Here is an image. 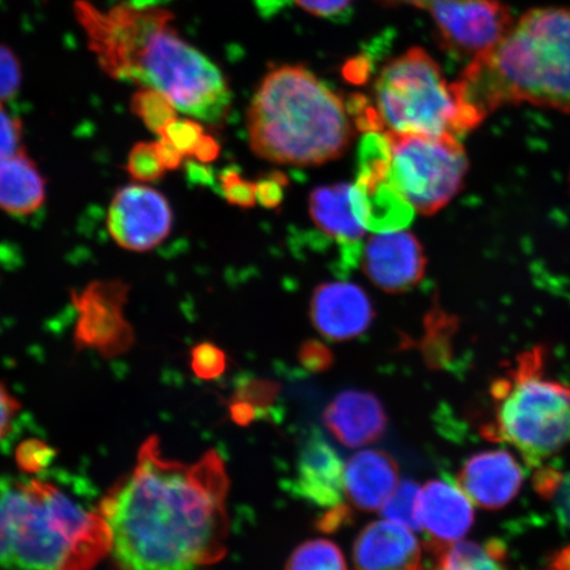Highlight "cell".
Segmentation results:
<instances>
[{"mask_svg": "<svg viewBox=\"0 0 570 570\" xmlns=\"http://www.w3.org/2000/svg\"><path fill=\"white\" fill-rule=\"evenodd\" d=\"M127 296L128 285L122 281H96L82 291L71 292L78 316L77 344L106 355L130 346L132 327L125 317Z\"/></svg>", "mask_w": 570, "mask_h": 570, "instance_id": "10", "label": "cell"}, {"mask_svg": "<svg viewBox=\"0 0 570 570\" xmlns=\"http://www.w3.org/2000/svg\"><path fill=\"white\" fill-rule=\"evenodd\" d=\"M230 482L209 451L194 463L164 459L160 441L146 440L137 465L98 505L124 570H199L224 559L229 537Z\"/></svg>", "mask_w": 570, "mask_h": 570, "instance_id": "1", "label": "cell"}, {"mask_svg": "<svg viewBox=\"0 0 570 570\" xmlns=\"http://www.w3.org/2000/svg\"><path fill=\"white\" fill-rule=\"evenodd\" d=\"M363 273L387 294H403L424 279L426 256L415 234L389 230L373 235L361 255Z\"/></svg>", "mask_w": 570, "mask_h": 570, "instance_id": "12", "label": "cell"}, {"mask_svg": "<svg viewBox=\"0 0 570 570\" xmlns=\"http://www.w3.org/2000/svg\"><path fill=\"white\" fill-rule=\"evenodd\" d=\"M420 491L422 489L416 482L403 481L383 504L382 515L391 522L404 525L405 529L420 531L422 529L417 514Z\"/></svg>", "mask_w": 570, "mask_h": 570, "instance_id": "24", "label": "cell"}, {"mask_svg": "<svg viewBox=\"0 0 570 570\" xmlns=\"http://www.w3.org/2000/svg\"><path fill=\"white\" fill-rule=\"evenodd\" d=\"M422 554L409 529L391 520L368 524L354 544L356 570H419Z\"/></svg>", "mask_w": 570, "mask_h": 570, "instance_id": "18", "label": "cell"}, {"mask_svg": "<svg viewBox=\"0 0 570 570\" xmlns=\"http://www.w3.org/2000/svg\"><path fill=\"white\" fill-rule=\"evenodd\" d=\"M397 463L386 452L363 451L345 466V494L356 509L375 511L394 493Z\"/></svg>", "mask_w": 570, "mask_h": 570, "instance_id": "20", "label": "cell"}, {"mask_svg": "<svg viewBox=\"0 0 570 570\" xmlns=\"http://www.w3.org/2000/svg\"><path fill=\"white\" fill-rule=\"evenodd\" d=\"M53 458L51 449L47 445L30 441L21 445L18 453V461L21 469L30 473H38Z\"/></svg>", "mask_w": 570, "mask_h": 570, "instance_id": "33", "label": "cell"}, {"mask_svg": "<svg viewBox=\"0 0 570 570\" xmlns=\"http://www.w3.org/2000/svg\"><path fill=\"white\" fill-rule=\"evenodd\" d=\"M419 570H512L504 547L497 540L479 544L473 541H426Z\"/></svg>", "mask_w": 570, "mask_h": 570, "instance_id": "22", "label": "cell"}, {"mask_svg": "<svg viewBox=\"0 0 570 570\" xmlns=\"http://www.w3.org/2000/svg\"><path fill=\"white\" fill-rule=\"evenodd\" d=\"M249 146L283 166H320L346 153L354 130L346 105L301 66L268 71L247 112Z\"/></svg>", "mask_w": 570, "mask_h": 570, "instance_id": "5", "label": "cell"}, {"mask_svg": "<svg viewBox=\"0 0 570 570\" xmlns=\"http://www.w3.org/2000/svg\"><path fill=\"white\" fill-rule=\"evenodd\" d=\"M553 570H570V547L556 553L552 560Z\"/></svg>", "mask_w": 570, "mask_h": 570, "instance_id": "42", "label": "cell"}, {"mask_svg": "<svg viewBox=\"0 0 570 570\" xmlns=\"http://www.w3.org/2000/svg\"><path fill=\"white\" fill-rule=\"evenodd\" d=\"M524 482L523 468L508 451L472 455L461 469L460 488L482 509L499 510L514 501Z\"/></svg>", "mask_w": 570, "mask_h": 570, "instance_id": "15", "label": "cell"}, {"mask_svg": "<svg viewBox=\"0 0 570 570\" xmlns=\"http://www.w3.org/2000/svg\"><path fill=\"white\" fill-rule=\"evenodd\" d=\"M345 466L318 430L306 436L298 454L296 475L292 482L297 497L323 509H334L345 493Z\"/></svg>", "mask_w": 570, "mask_h": 570, "instance_id": "14", "label": "cell"}, {"mask_svg": "<svg viewBox=\"0 0 570 570\" xmlns=\"http://www.w3.org/2000/svg\"><path fill=\"white\" fill-rule=\"evenodd\" d=\"M426 11L446 51L469 61L491 51L515 21L502 0H433Z\"/></svg>", "mask_w": 570, "mask_h": 570, "instance_id": "9", "label": "cell"}, {"mask_svg": "<svg viewBox=\"0 0 570 570\" xmlns=\"http://www.w3.org/2000/svg\"><path fill=\"white\" fill-rule=\"evenodd\" d=\"M111 551V533L55 482L0 473V569L92 570Z\"/></svg>", "mask_w": 570, "mask_h": 570, "instance_id": "4", "label": "cell"}, {"mask_svg": "<svg viewBox=\"0 0 570 570\" xmlns=\"http://www.w3.org/2000/svg\"><path fill=\"white\" fill-rule=\"evenodd\" d=\"M132 111L149 130L160 135L170 120L177 118V110L160 92L142 89L132 99Z\"/></svg>", "mask_w": 570, "mask_h": 570, "instance_id": "25", "label": "cell"}, {"mask_svg": "<svg viewBox=\"0 0 570 570\" xmlns=\"http://www.w3.org/2000/svg\"><path fill=\"white\" fill-rule=\"evenodd\" d=\"M174 213L166 196L146 185H128L114 196L107 230L120 247L146 253L166 240Z\"/></svg>", "mask_w": 570, "mask_h": 570, "instance_id": "11", "label": "cell"}, {"mask_svg": "<svg viewBox=\"0 0 570 570\" xmlns=\"http://www.w3.org/2000/svg\"><path fill=\"white\" fill-rule=\"evenodd\" d=\"M220 190L226 202L239 208H253L256 198V183L245 180L237 169H225L219 177Z\"/></svg>", "mask_w": 570, "mask_h": 570, "instance_id": "28", "label": "cell"}, {"mask_svg": "<svg viewBox=\"0 0 570 570\" xmlns=\"http://www.w3.org/2000/svg\"><path fill=\"white\" fill-rule=\"evenodd\" d=\"M127 173L132 180L151 183L160 180L166 169L156 155L154 142L140 141L131 149L127 159Z\"/></svg>", "mask_w": 570, "mask_h": 570, "instance_id": "26", "label": "cell"}, {"mask_svg": "<svg viewBox=\"0 0 570 570\" xmlns=\"http://www.w3.org/2000/svg\"><path fill=\"white\" fill-rule=\"evenodd\" d=\"M21 404L3 382H0V443L9 436L13 420L19 415Z\"/></svg>", "mask_w": 570, "mask_h": 570, "instance_id": "37", "label": "cell"}, {"mask_svg": "<svg viewBox=\"0 0 570 570\" xmlns=\"http://www.w3.org/2000/svg\"><path fill=\"white\" fill-rule=\"evenodd\" d=\"M301 361L311 372H324L331 367L333 355L317 341H308L302 347Z\"/></svg>", "mask_w": 570, "mask_h": 570, "instance_id": "35", "label": "cell"}, {"mask_svg": "<svg viewBox=\"0 0 570 570\" xmlns=\"http://www.w3.org/2000/svg\"><path fill=\"white\" fill-rule=\"evenodd\" d=\"M21 137L20 120L11 117L0 105V161L19 151Z\"/></svg>", "mask_w": 570, "mask_h": 570, "instance_id": "32", "label": "cell"}, {"mask_svg": "<svg viewBox=\"0 0 570 570\" xmlns=\"http://www.w3.org/2000/svg\"><path fill=\"white\" fill-rule=\"evenodd\" d=\"M225 366V353L216 345L209 344V342L198 345L191 353V367L204 380H213V377L223 374Z\"/></svg>", "mask_w": 570, "mask_h": 570, "instance_id": "29", "label": "cell"}, {"mask_svg": "<svg viewBox=\"0 0 570 570\" xmlns=\"http://www.w3.org/2000/svg\"><path fill=\"white\" fill-rule=\"evenodd\" d=\"M311 320L321 336L348 341L365 333L374 320V308L365 291L347 282L318 285L311 301Z\"/></svg>", "mask_w": 570, "mask_h": 570, "instance_id": "13", "label": "cell"}, {"mask_svg": "<svg viewBox=\"0 0 570 570\" xmlns=\"http://www.w3.org/2000/svg\"><path fill=\"white\" fill-rule=\"evenodd\" d=\"M204 135V127L196 120L175 118L163 128L159 137L166 138L187 158L195 155Z\"/></svg>", "mask_w": 570, "mask_h": 570, "instance_id": "27", "label": "cell"}, {"mask_svg": "<svg viewBox=\"0 0 570 570\" xmlns=\"http://www.w3.org/2000/svg\"><path fill=\"white\" fill-rule=\"evenodd\" d=\"M20 83L21 69L17 56L0 46V105L17 95Z\"/></svg>", "mask_w": 570, "mask_h": 570, "instance_id": "30", "label": "cell"}, {"mask_svg": "<svg viewBox=\"0 0 570 570\" xmlns=\"http://www.w3.org/2000/svg\"><path fill=\"white\" fill-rule=\"evenodd\" d=\"M494 420L483 436L514 446L531 466L570 446V387L544 373V351L531 348L491 386Z\"/></svg>", "mask_w": 570, "mask_h": 570, "instance_id": "6", "label": "cell"}, {"mask_svg": "<svg viewBox=\"0 0 570 570\" xmlns=\"http://www.w3.org/2000/svg\"><path fill=\"white\" fill-rule=\"evenodd\" d=\"M240 404L247 405L254 412L266 410L275 402L279 389L271 381H252L240 390Z\"/></svg>", "mask_w": 570, "mask_h": 570, "instance_id": "31", "label": "cell"}, {"mask_svg": "<svg viewBox=\"0 0 570 570\" xmlns=\"http://www.w3.org/2000/svg\"><path fill=\"white\" fill-rule=\"evenodd\" d=\"M324 422L341 444L360 448L375 443L387 426V415L375 395L365 391H344L324 412Z\"/></svg>", "mask_w": 570, "mask_h": 570, "instance_id": "17", "label": "cell"}, {"mask_svg": "<svg viewBox=\"0 0 570 570\" xmlns=\"http://www.w3.org/2000/svg\"><path fill=\"white\" fill-rule=\"evenodd\" d=\"M285 184H287V177L284 175H269L256 183V188H258L256 189V198L266 208L274 209L283 202Z\"/></svg>", "mask_w": 570, "mask_h": 570, "instance_id": "34", "label": "cell"}, {"mask_svg": "<svg viewBox=\"0 0 570 570\" xmlns=\"http://www.w3.org/2000/svg\"><path fill=\"white\" fill-rule=\"evenodd\" d=\"M219 149L216 139L209 137V135H204L194 156L199 163H210L218 158Z\"/></svg>", "mask_w": 570, "mask_h": 570, "instance_id": "40", "label": "cell"}, {"mask_svg": "<svg viewBox=\"0 0 570 570\" xmlns=\"http://www.w3.org/2000/svg\"><path fill=\"white\" fill-rule=\"evenodd\" d=\"M354 0H295L305 12L318 18H336L344 13Z\"/></svg>", "mask_w": 570, "mask_h": 570, "instance_id": "36", "label": "cell"}, {"mask_svg": "<svg viewBox=\"0 0 570 570\" xmlns=\"http://www.w3.org/2000/svg\"><path fill=\"white\" fill-rule=\"evenodd\" d=\"M372 107L381 131L434 137L470 131L454 85L422 48H411L383 67Z\"/></svg>", "mask_w": 570, "mask_h": 570, "instance_id": "7", "label": "cell"}, {"mask_svg": "<svg viewBox=\"0 0 570 570\" xmlns=\"http://www.w3.org/2000/svg\"><path fill=\"white\" fill-rule=\"evenodd\" d=\"M384 138L389 180L413 210L433 216L460 194L469 159L458 137L384 132Z\"/></svg>", "mask_w": 570, "mask_h": 570, "instance_id": "8", "label": "cell"}, {"mask_svg": "<svg viewBox=\"0 0 570 570\" xmlns=\"http://www.w3.org/2000/svg\"><path fill=\"white\" fill-rule=\"evenodd\" d=\"M75 13L107 76L158 91L178 112L205 124L220 125L229 116L225 75L178 35L168 10L132 3L102 10L78 0Z\"/></svg>", "mask_w": 570, "mask_h": 570, "instance_id": "2", "label": "cell"}, {"mask_svg": "<svg viewBox=\"0 0 570 570\" xmlns=\"http://www.w3.org/2000/svg\"><path fill=\"white\" fill-rule=\"evenodd\" d=\"M353 188L354 185L346 183L325 185L313 190L309 197L313 224L342 245L348 266L355 265L362 255L361 244L367 230L354 210Z\"/></svg>", "mask_w": 570, "mask_h": 570, "instance_id": "16", "label": "cell"}, {"mask_svg": "<svg viewBox=\"0 0 570 570\" xmlns=\"http://www.w3.org/2000/svg\"><path fill=\"white\" fill-rule=\"evenodd\" d=\"M420 524L434 540L453 543L472 529L474 510L465 491L445 480H433L420 491Z\"/></svg>", "mask_w": 570, "mask_h": 570, "instance_id": "19", "label": "cell"}, {"mask_svg": "<svg viewBox=\"0 0 570 570\" xmlns=\"http://www.w3.org/2000/svg\"><path fill=\"white\" fill-rule=\"evenodd\" d=\"M156 155L166 170H176L181 167L185 156L178 149L170 145L166 138L154 142Z\"/></svg>", "mask_w": 570, "mask_h": 570, "instance_id": "38", "label": "cell"}, {"mask_svg": "<svg viewBox=\"0 0 570 570\" xmlns=\"http://www.w3.org/2000/svg\"><path fill=\"white\" fill-rule=\"evenodd\" d=\"M552 498L561 522L570 527V474L561 476Z\"/></svg>", "mask_w": 570, "mask_h": 570, "instance_id": "39", "label": "cell"}, {"mask_svg": "<svg viewBox=\"0 0 570 570\" xmlns=\"http://www.w3.org/2000/svg\"><path fill=\"white\" fill-rule=\"evenodd\" d=\"M46 178L23 148L0 161V210L28 216L46 203Z\"/></svg>", "mask_w": 570, "mask_h": 570, "instance_id": "21", "label": "cell"}, {"mask_svg": "<svg viewBox=\"0 0 570 570\" xmlns=\"http://www.w3.org/2000/svg\"><path fill=\"white\" fill-rule=\"evenodd\" d=\"M285 570H347L340 548L327 540H311L292 553Z\"/></svg>", "mask_w": 570, "mask_h": 570, "instance_id": "23", "label": "cell"}, {"mask_svg": "<svg viewBox=\"0 0 570 570\" xmlns=\"http://www.w3.org/2000/svg\"><path fill=\"white\" fill-rule=\"evenodd\" d=\"M382 4L386 6H409L416 7V9H430L433 0H377Z\"/></svg>", "mask_w": 570, "mask_h": 570, "instance_id": "41", "label": "cell"}, {"mask_svg": "<svg viewBox=\"0 0 570 570\" xmlns=\"http://www.w3.org/2000/svg\"><path fill=\"white\" fill-rule=\"evenodd\" d=\"M453 85L469 130L505 106L570 114V6L525 11Z\"/></svg>", "mask_w": 570, "mask_h": 570, "instance_id": "3", "label": "cell"}]
</instances>
